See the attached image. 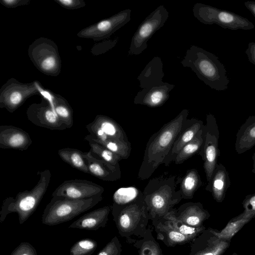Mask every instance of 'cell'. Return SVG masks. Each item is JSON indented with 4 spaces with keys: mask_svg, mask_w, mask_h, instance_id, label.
Wrapping results in <instances>:
<instances>
[{
    "mask_svg": "<svg viewBox=\"0 0 255 255\" xmlns=\"http://www.w3.org/2000/svg\"><path fill=\"white\" fill-rule=\"evenodd\" d=\"M189 112L187 109L182 110L177 116L150 136L138 172L139 179H148L158 166L163 164L184 122L188 119Z\"/></svg>",
    "mask_w": 255,
    "mask_h": 255,
    "instance_id": "obj_1",
    "label": "cell"
},
{
    "mask_svg": "<svg viewBox=\"0 0 255 255\" xmlns=\"http://www.w3.org/2000/svg\"><path fill=\"white\" fill-rule=\"evenodd\" d=\"M181 63L184 67L190 68L211 89L222 91L228 88L230 80L225 67L213 53L193 45L187 50Z\"/></svg>",
    "mask_w": 255,
    "mask_h": 255,
    "instance_id": "obj_2",
    "label": "cell"
},
{
    "mask_svg": "<svg viewBox=\"0 0 255 255\" xmlns=\"http://www.w3.org/2000/svg\"><path fill=\"white\" fill-rule=\"evenodd\" d=\"M176 177L160 176L151 179L142 191L150 219H160L171 212L182 199L176 190Z\"/></svg>",
    "mask_w": 255,
    "mask_h": 255,
    "instance_id": "obj_3",
    "label": "cell"
},
{
    "mask_svg": "<svg viewBox=\"0 0 255 255\" xmlns=\"http://www.w3.org/2000/svg\"><path fill=\"white\" fill-rule=\"evenodd\" d=\"M39 179L30 190L17 193L15 197H8L3 201L0 211V222L12 213L18 215L19 223H24L36 210L50 183L51 173L49 169L38 172Z\"/></svg>",
    "mask_w": 255,
    "mask_h": 255,
    "instance_id": "obj_4",
    "label": "cell"
},
{
    "mask_svg": "<svg viewBox=\"0 0 255 255\" xmlns=\"http://www.w3.org/2000/svg\"><path fill=\"white\" fill-rule=\"evenodd\" d=\"M112 214L118 232L131 243L132 237H144L150 219L143 194L130 203L119 205L113 204Z\"/></svg>",
    "mask_w": 255,
    "mask_h": 255,
    "instance_id": "obj_5",
    "label": "cell"
},
{
    "mask_svg": "<svg viewBox=\"0 0 255 255\" xmlns=\"http://www.w3.org/2000/svg\"><path fill=\"white\" fill-rule=\"evenodd\" d=\"M103 199L102 196L82 200L52 197L43 211L42 223L54 226L69 221L91 209Z\"/></svg>",
    "mask_w": 255,
    "mask_h": 255,
    "instance_id": "obj_6",
    "label": "cell"
},
{
    "mask_svg": "<svg viewBox=\"0 0 255 255\" xmlns=\"http://www.w3.org/2000/svg\"><path fill=\"white\" fill-rule=\"evenodd\" d=\"M194 16L205 24H217L233 30H251L254 24L248 19L232 11L197 2L193 7Z\"/></svg>",
    "mask_w": 255,
    "mask_h": 255,
    "instance_id": "obj_7",
    "label": "cell"
},
{
    "mask_svg": "<svg viewBox=\"0 0 255 255\" xmlns=\"http://www.w3.org/2000/svg\"><path fill=\"white\" fill-rule=\"evenodd\" d=\"M28 55L41 73L51 76H57L60 73L61 58L58 47L53 40L42 37L35 39L29 46Z\"/></svg>",
    "mask_w": 255,
    "mask_h": 255,
    "instance_id": "obj_8",
    "label": "cell"
},
{
    "mask_svg": "<svg viewBox=\"0 0 255 255\" xmlns=\"http://www.w3.org/2000/svg\"><path fill=\"white\" fill-rule=\"evenodd\" d=\"M169 12L163 5H160L151 12L140 24L133 34L128 53L138 55L147 47V42L153 34L165 24Z\"/></svg>",
    "mask_w": 255,
    "mask_h": 255,
    "instance_id": "obj_9",
    "label": "cell"
},
{
    "mask_svg": "<svg viewBox=\"0 0 255 255\" xmlns=\"http://www.w3.org/2000/svg\"><path fill=\"white\" fill-rule=\"evenodd\" d=\"M204 140L199 154L204 161V168L207 180H210L217 164L220 155L219 149V129L214 116L206 115V123L204 127Z\"/></svg>",
    "mask_w": 255,
    "mask_h": 255,
    "instance_id": "obj_10",
    "label": "cell"
},
{
    "mask_svg": "<svg viewBox=\"0 0 255 255\" xmlns=\"http://www.w3.org/2000/svg\"><path fill=\"white\" fill-rule=\"evenodd\" d=\"M39 95L34 81L23 83L11 78L0 90V108L12 113L24 104L29 97Z\"/></svg>",
    "mask_w": 255,
    "mask_h": 255,
    "instance_id": "obj_11",
    "label": "cell"
},
{
    "mask_svg": "<svg viewBox=\"0 0 255 255\" xmlns=\"http://www.w3.org/2000/svg\"><path fill=\"white\" fill-rule=\"evenodd\" d=\"M131 9L128 8L81 30L79 37L101 40L109 37L131 19Z\"/></svg>",
    "mask_w": 255,
    "mask_h": 255,
    "instance_id": "obj_12",
    "label": "cell"
},
{
    "mask_svg": "<svg viewBox=\"0 0 255 255\" xmlns=\"http://www.w3.org/2000/svg\"><path fill=\"white\" fill-rule=\"evenodd\" d=\"M92 139L98 141H114L130 143L122 127L112 118L98 115L86 126Z\"/></svg>",
    "mask_w": 255,
    "mask_h": 255,
    "instance_id": "obj_13",
    "label": "cell"
},
{
    "mask_svg": "<svg viewBox=\"0 0 255 255\" xmlns=\"http://www.w3.org/2000/svg\"><path fill=\"white\" fill-rule=\"evenodd\" d=\"M104 192L102 186L92 181L74 179L63 182L55 189L52 196L82 200L102 196Z\"/></svg>",
    "mask_w": 255,
    "mask_h": 255,
    "instance_id": "obj_14",
    "label": "cell"
},
{
    "mask_svg": "<svg viewBox=\"0 0 255 255\" xmlns=\"http://www.w3.org/2000/svg\"><path fill=\"white\" fill-rule=\"evenodd\" d=\"M28 120L38 127L51 130L67 128L55 113L49 103L42 99L40 103L30 105L26 110Z\"/></svg>",
    "mask_w": 255,
    "mask_h": 255,
    "instance_id": "obj_15",
    "label": "cell"
},
{
    "mask_svg": "<svg viewBox=\"0 0 255 255\" xmlns=\"http://www.w3.org/2000/svg\"><path fill=\"white\" fill-rule=\"evenodd\" d=\"M191 242L190 255H222L229 248L231 242L219 239L208 228Z\"/></svg>",
    "mask_w": 255,
    "mask_h": 255,
    "instance_id": "obj_16",
    "label": "cell"
},
{
    "mask_svg": "<svg viewBox=\"0 0 255 255\" xmlns=\"http://www.w3.org/2000/svg\"><path fill=\"white\" fill-rule=\"evenodd\" d=\"M172 213L183 223L195 228L204 226V222L210 215L200 202H187L180 205L177 209H173Z\"/></svg>",
    "mask_w": 255,
    "mask_h": 255,
    "instance_id": "obj_17",
    "label": "cell"
},
{
    "mask_svg": "<svg viewBox=\"0 0 255 255\" xmlns=\"http://www.w3.org/2000/svg\"><path fill=\"white\" fill-rule=\"evenodd\" d=\"M31 137L24 130L11 125L0 126V148L26 150L32 144Z\"/></svg>",
    "mask_w": 255,
    "mask_h": 255,
    "instance_id": "obj_18",
    "label": "cell"
},
{
    "mask_svg": "<svg viewBox=\"0 0 255 255\" xmlns=\"http://www.w3.org/2000/svg\"><path fill=\"white\" fill-rule=\"evenodd\" d=\"M204 126L203 122L195 118L187 119L176 138L163 164L168 166L173 162L182 147L190 141Z\"/></svg>",
    "mask_w": 255,
    "mask_h": 255,
    "instance_id": "obj_19",
    "label": "cell"
},
{
    "mask_svg": "<svg viewBox=\"0 0 255 255\" xmlns=\"http://www.w3.org/2000/svg\"><path fill=\"white\" fill-rule=\"evenodd\" d=\"M175 85L167 82L159 86L142 89L135 96L134 104L149 107L162 106L169 99V93Z\"/></svg>",
    "mask_w": 255,
    "mask_h": 255,
    "instance_id": "obj_20",
    "label": "cell"
},
{
    "mask_svg": "<svg viewBox=\"0 0 255 255\" xmlns=\"http://www.w3.org/2000/svg\"><path fill=\"white\" fill-rule=\"evenodd\" d=\"M84 157L89 174L105 181H116L121 178L120 166L113 165L104 160L95 157L91 151L84 152Z\"/></svg>",
    "mask_w": 255,
    "mask_h": 255,
    "instance_id": "obj_21",
    "label": "cell"
},
{
    "mask_svg": "<svg viewBox=\"0 0 255 255\" xmlns=\"http://www.w3.org/2000/svg\"><path fill=\"white\" fill-rule=\"evenodd\" d=\"M112 206L107 205L86 213L74 221L69 228L96 231L104 228L108 222Z\"/></svg>",
    "mask_w": 255,
    "mask_h": 255,
    "instance_id": "obj_22",
    "label": "cell"
},
{
    "mask_svg": "<svg viewBox=\"0 0 255 255\" xmlns=\"http://www.w3.org/2000/svg\"><path fill=\"white\" fill-rule=\"evenodd\" d=\"M230 185L228 172L223 164L219 163L217 164L205 190L211 193L216 202L221 203L224 200Z\"/></svg>",
    "mask_w": 255,
    "mask_h": 255,
    "instance_id": "obj_23",
    "label": "cell"
},
{
    "mask_svg": "<svg viewBox=\"0 0 255 255\" xmlns=\"http://www.w3.org/2000/svg\"><path fill=\"white\" fill-rule=\"evenodd\" d=\"M164 74L163 63L160 57L154 56L145 66L138 76L139 86L142 89L160 86L164 83L162 81Z\"/></svg>",
    "mask_w": 255,
    "mask_h": 255,
    "instance_id": "obj_24",
    "label": "cell"
},
{
    "mask_svg": "<svg viewBox=\"0 0 255 255\" xmlns=\"http://www.w3.org/2000/svg\"><path fill=\"white\" fill-rule=\"evenodd\" d=\"M152 224L157 234V238L167 247H173L192 242L195 238L183 235L171 228L162 220H152Z\"/></svg>",
    "mask_w": 255,
    "mask_h": 255,
    "instance_id": "obj_25",
    "label": "cell"
},
{
    "mask_svg": "<svg viewBox=\"0 0 255 255\" xmlns=\"http://www.w3.org/2000/svg\"><path fill=\"white\" fill-rule=\"evenodd\" d=\"M255 145V116H251L241 126L236 134L235 150L242 154Z\"/></svg>",
    "mask_w": 255,
    "mask_h": 255,
    "instance_id": "obj_26",
    "label": "cell"
},
{
    "mask_svg": "<svg viewBox=\"0 0 255 255\" xmlns=\"http://www.w3.org/2000/svg\"><path fill=\"white\" fill-rule=\"evenodd\" d=\"M84 153L78 149L72 148H64L58 151V154L65 162L85 173H89Z\"/></svg>",
    "mask_w": 255,
    "mask_h": 255,
    "instance_id": "obj_27",
    "label": "cell"
},
{
    "mask_svg": "<svg viewBox=\"0 0 255 255\" xmlns=\"http://www.w3.org/2000/svg\"><path fill=\"white\" fill-rule=\"evenodd\" d=\"M202 181L196 169L188 170L182 179L180 191L182 199H191L195 192L201 186Z\"/></svg>",
    "mask_w": 255,
    "mask_h": 255,
    "instance_id": "obj_28",
    "label": "cell"
},
{
    "mask_svg": "<svg viewBox=\"0 0 255 255\" xmlns=\"http://www.w3.org/2000/svg\"><path fill=\"white\" fill-rule=\"evenodd\" d=\"M51 108L67 128H71L73 126V110L64 98L54 93Z\"/></svg>",
    "mask_w": 255,
    "mask_h": 255,
    "instance_id": "obj_29",
    "label": "cell"
},
{
    "mask_svg": "<svg viewBox=\"0 0 255 255\" xmlns=\"http://www.w3.org/2000/svg\"><path fill=\"white\" fill-rule=\"evenodd\" d=\"M204 127L181 149L174 161L176 164H182L193 155L200 152L204 140Z\"/></svg>",
    "mask_w": 255,
    "mask_h": 255,
    "instance_id": "obj_30",
    "label": "cell"
},
{
    "mask_svg": "<svg viewBox=\"0 0 255 255\" xmlns=\"http://www.w3.org/2000/svg\"><path fill=\"white\" fill-rule=\"evenodd\" d=\"M133 243V246L137 249V255H162V250L153 237L150 228H147L143 237Z\"/></svg>",
    "mask_w": 255,
    "mask_h": 255,
    "instance_id": "obj_31",
    "label": "cell"
},
{
    "mask_svg": "<svg viewBox=\"0 0 255 255\" xmlns=\"http://www.w3.org/2000/svg\"><path fill=\"white\" fill-rule=\"evenodd\" d=\"M251 220V219L238 218L236 216L231 219L226 227L221 231H218L211 228H209V230L213 235L219 239L231 242L232 238Z\"/></svg>",
    "mask_w": 255,
    "mask_h": 255,
    "instance_id": "obj_32",
    "label": "cell"
},
{
    "mask_svg": "<svg viewBox=\"0 0 255 255\" xmlns=\"http://www.w3.org/2000/svg\"><path fill=\"white\" fill-rule=\"evenodd\" d=\"M160 219L175 230L184 235L193 238L197 237L206 229L205 226L195 228L183 223L174 216L171 211Z\"/></svg>",
    "mask_w": 255,
    "mask_h": 255,
    "instance_id": "obj_33",
    "label": "cell"
},
{
    "mask_svg": "<svg viewBox=\"0 0 255 255\" xmlns=\"http://www.w3.org/2000/svg\"><path fill=\"white\" fill-rule=\"evenodd\" d=\"M84 139L88 141L91 147L90 151L92 154L97 155L100 159L113 165L120 166L119 162L122 159L119 156L103 145L94 140L89 134L87 135Z\"/></svg>",
    "mask_w": 255,
    "mask_h": 255,
    "instance_id": "obj_34",
    "label": "cell"
},
{
    "mask_svg": "<svg viewBox=\"0 0 255 255\" xmlns=\"http://www.w3.org/2000/svg\"><path fill=\"white\" fill-rule=\"evenodd\" d=\"M143 194L138 188L129 186L117 189L113 196V203L123 205L132 202Z\"/></svg>",
    "mask_w": 255,
    "mask_h": 255,
    "instance_id": "obj_35",
    "label": "cell"
},
{
    "mask_svg": "<svg viewBox=\"0 0 255 255\" xmlns=\"http://www.w3.org/2000/svg\"><path fill=\"white\" fill-rule=\"evenodd\" d=\"M98 246L91 239H83L76 242L70 248V255H92Z\"/></svg>",
    "mask_w": 255,
    "mask_h": 255,
    "instance_id": "obj_36",
    "label": "cell"
},
{
    "mask_svg": "<svg viewBox=\"0 0 255 255\" xmlns=\"http://www.w3.org/2000/svg\"><path fill=\"white\" fill-rule=\"evenodd\" d=\"M244 212L237 216L238 218L252 219L255 217V193L248 195L242 202Z\"/></svg>",
    "mask_w": 255,
    "mask_h": 255,
    "instance_id": "obj_37",
    "label": "cell"
},
{
    "mask_svg": "<svg viewBox=\"0 0 255 255\" xmlns=\"http://www.w3.org/2000/svg\"><path fill=\"white\" fill-rule=\"evenodd\" d=\"M122 245L117 236L114 237L97 255H121Z\"/></svg>",
    "mask_w": 255,
    "mask_h": 255,
    "instance_id": "obj_38",
    "label": "cell"
},
{
    "mask_svg": "<svg viewBox=\"0 0 255 255\" xmlns=\"http://www.w3.org/2000/svg\"><path fill=\"white\" fill-rule=\"evenodd\" d=\"M10 255H37L36 250L28 242L21 243Z\"/></svg>",
    "mask_w": 255,
    "mask_h": 255,
    "instance_id": "obj_39",
    "label": "cell"
},
{
    "mask_svg": "<svg viewBox=\"0 0 255 255\" xmlns=\"http://www.w3.org/2000/svg\"><path fill=\"white\" fill-rule=\"evenodd\" d=\"M62 7L68 9H75L85 6L86 3L82 0H54Z\"/></svg>",
    "mask_w": 255,
    "mask_h": 255,
    "instance_id": "obj_40",
    "label": "cell"
},
{
    "mask_svg": "<svg viewBox=\"0 0 255 255\" xmlns=\"http://www.w3.org/2000/svg\"><path fill=\"white\" fill-rule=\"evenodd\" d=\"M30 1V0H0V3L7 8H15L27 5Z\"/></svg>",
    "mask_w": 255,
    "mask_h": 255,
    "instance_id": "obj_41",
    "label": "cell"
},
{
    "mask_svg": "<svg viewBox=\"0 0 255 255\" xmlns=\"http://www.w3.org/2000/svg\"><path fill=\"white\" fill-rule=\"evenodd\" d=\"M249 61L255 65V42L249 43L248 47L245 51Z\"/></svg>",
    "mask_w": 255,
    "mask_h": 255,
    "instance_id": "obj_42",
    "label": "cell"
},
{
    "mask_svg": "<svg viewBox=\"0 0 255 255\" xmlns=\"http://www.w3.org/2000/svg\"><path fill=\"white\" fill-rule=\"evenodd\" d=\"M244 5L255 17V1L248 0L244 2Z\"/></svg>",
    "mask_w": 255,
    "mask_h": 255,
    "instance_id": "obj_43",
    "label": "cell"
},
{
    "mask_svg": "<svg viewBox=\"0 0 255 255\" xmlns=\"http://www.w3.org/2000/svg\"><path fill=\"white\" fill-rule=\"evenodd\" d=\"M252 159L253 160V167L252 171L253 173L255 174V152L254 153L252 156Z\"/></svg>",
    "mask_w": 255,
    "mask_h": 255,
    "instance_id": "obj_44",
    "label": "cell"
},
{
    "mask_svg": "<svg viewBox=\"0 0 255 255\" xmlns=\"http://www.w3.org/2000/svg\"><path fill=\"white\" fill-rule=\"evenodd\" d=\"M238 255L236 253H234L233 255Z\"/></svg>",
    "mask_w": 255,
    "mask_h": 255,
    "instance_id": "obj_45",
    "label": "cell"
},
{
    "mask_svg": "<svg viewBox=\"0 0 255 255\" xmlns=\"http://www.w3.org/2000/svg\"></svg>",
    "mask_w": 255,
    "mask_h": 255,
    "instance_id": "obj_46",
    "label": "cell"
}]
</instances>
